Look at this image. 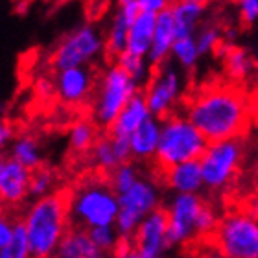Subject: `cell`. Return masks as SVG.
Segmentation results:
<instances>
[{"instance_id": "1", "label": "cell", "mask_w": 258, "mask_h": 258, "mask_svg": "<svg viewBox=\"0 0 258 258\" xmlns=\"http://www.w3.org/2000/svg\"><path fill=\"white\" fill-rule=\"evenodd\" d=\"M186 118L207 142L240 139L251 122L249 98L234 87L214 85L194 98Z\"/></svg>"}, {"instance_id": "2", "label": "cell", "mask_w": 258, "mask_h": 258, "mask_svg": "<svg viewBox=\"0 0 258 258\" xmlns=\"http://www.w3.org/2000/svg\"><path fill=\"white\" fill-rule=\"evenodd\" d=\"M21 221L32 258H52L69 231V196L57 190L35 199Z\"/></svg>"}, {"instance_id": "3", "label": "cell", "mask_w": 258, "mask_h": 258, "mask_svg": "<svg viewBox=\"0 0 258 258\" xmlns=\"http://www.w3.org/2000/svg\"><path fill=\"white\" fill-rule=\"evenodd\" d=\"M118 216V198L103 179H89L69 196V221L72 227L89 231L114 225Z\"/></svg>"}, {"instance_id": "4", "label": "cell", "mask_w": 258, "mask_h": 258, "mask_svg": "<svg viewBox=\"0 0 258 258\" xmlns=\"http://www.w3.org/2000/svg\"><path fill=\"white\" fill-rule=\"evenodd\" d=\"M170 245H183L216 231V212L194 194H175L164 210Z\"/></svg>"}, {"instance_id": "5", "label": "cell", "mask_w": 258, "mask_h": 258, "mask_svg": "<svg viewBox=\"0 0 258 258\" xmlns=\"http://www.w3.org/2000/svg\"><path fill=\"white\" fill-rule=\"evenodd\" d=\"M207 140L183 114H170L161 120V137L155 151L157 164L164 170L183 162L199 161Z\"/></svg>"}, {"instance_id": "6", "label": "cell", "mask_w": 258, "mask_h": 258, "mask_svg": "<svg viewBox=\"0 0 258 258\" xmlns=\"http://www.w3.org/2000/svg\"><path fill=\"white\" fill-rule=\"evenodd\" d=\"M140 87L116 64H109L96 83L92 100V124L109 129L120 111L127 105Z\"/></svg>"}, {"instance_id": "7", "label": "cell", "mask_w": 258, "mask_h": 258, "mask_svg": "<svg viewBox=\"0 0 258 258\" xmlns=\"http://www.w3.org/2000/svg\"><path fill=\"white\" fill-rule=\"evenodd\" d=\"M105 52L103 35L94 24H81L67 33L55 46L52 54V64L59 70L89 67Z\"/></svg>"}, {"instance_id": "8", "label": "cell", "mask_w": 258, "mask_h": 258, "mask_svg": "<svg viewBox=\"0 0 258 258\" xmlns=\"http://www.w3.org/2000/svg\"><path fill=\"white\" fill-rule=\"evenodd\" d=\"M118 216L114 221V229L120 238H131L140 225V221L161 205V190L151 179L140 177L125 192L118 194Z\"/></svg>"}, {"instance_id": "9", "label": "cell", "mask_w": 258, "mask_h": 258, "mask_svg": "<svg viewBox=\"0 0 258 258\" xmlns=\"http://www.w3.org/2000/svg\"><path fill=\"white\" fill-rule=\"evenodd\" d=\"M243 159V146L238 139L209 142L199 157L203 186L209 190L227 188L236 175Z\"/></svg>"}, {"instance_id": "10", "label": "cell", "mask_w": 258, "mask_h": 258, "mask_svg": "<svg viewBox=\"0 0 258 258\" xmlns=\"http://www.w3.org/2000/svg\"><path fill=\"white\" fill-rule=\"evenodd\" d=\"M216 242L223 258H258V218L234 212L216 227Z\"/></svg>"}, {"instance_id": "11", "label": "cell", "mask_w": 258, "mask_h": 258, "mask_svg": "<svg viewBox=\"0 0 258 258\" xmlns=\"http://www.w3.org/2000/svg\"><path fill=\"white\" fill-rule=\"evenodd\" d=\"M183 76L175 67H170V64L159 67L155 74H151L142 92L151 116L157 120L170 116L173 107L183 96Z\"/></svg>"}, {"instance_id": "12", "label": "cell", "mask_w": 258, "mask_h": 258, "mask_svg": "<svg viewBox=\"0 0 258 258\" xmlns=\"http://www.w3.org/2000/svg\"><path fill=\"white\" fill-rule=\"evenodd\" d=\"M133 245L146 258L164 256V253L172 247L168 240V223L164 210H153L140 221V225L133 234Z\"/></svg>"}, {"instance_id": "13", "label": "cell", "mask_w": 258, "mask_h": 258, "mask_svg": "<svg viewBox=\"0 0 258 258\" xmlns=\"http://www.w3.org/2000/svg\"><path fill=\"white\" fill-rule=\"evenodd\" d=\"M55 94L61 102L70 105L85 103L96 89V76L91 67H78V69L59 70L54 80Z\"/></svg>"}, {"instance_id": "14", "label": "cell", "mask_w": 258, "mask_h": 258, "mask_svg": "<svg viewBox=\"0 0 258 258\" xmlns=\"http://www.w3.org/2000/svg\"><path fill=\"white\" fill-rule=\"evenodd\" d=\"M140 6L139 0H122L114 11V15L111 17L109 22L107 33L103 37L105 43V52L109 57L116 59L122 52H125V43H127V30L131 26V22L139 17Z\"/></svg>"}, {"instance_id": "15", "label": "cell", "mask_w": 258, "mask_h": 258, "mask_svg": "<svg viewBox=\"0 0 258 258\" xmlns=\"http://www.w3.org/2000/svg\"><path fill=\"white\" fill-rule=\"evenodd\" d=\"M30 170L21 166L13 159H2L0 170V201L4 205H19L28 198Z\"/></svg>"}, {"instance_id": "16", "label": "cell", "mask_w": 258, "mask_h": 258, "mask_svg": "<svg viewBox=\"0 0 258 258\" xmlns=\"http://www.w3.org/2000/svg\"><path fill=\"white\" fill-rule=\"evenodd\" d=\"M175 28H173L172 13H170V6L166 10L161 11L155 17V32H153V39H151V46L148 52V63L151 67H162L170 57L172 46L175 43Z\"/></svg>"}, {"instance_id": "17", "label": "cell", "mask_w": 258, "mask_h": 258, "mask_svg": "<svg viewBox=\"0 0 258 258\" xmlns=\"http://www.w3.org/2000/svg\"><path fill=\"white\" fill-rule=\"evenodd\" d=\"M151 114L148 111V105L144 102L142 92L135 94L127 102L120 114L114 118V122L109 127V137H120V139H129L131 135L144 124L146 120L150 118Z\"/></svg>"}, {"instance_id": "18", "label": "cell", "mask_w": 258, "mask_h": 258, "mask_svg": "<svg viewBox=\"0 0 258 258\" xmlns=\"http://www.w3.org/2000/svg\"><path fill=\"white\" fill-rule=\"evenodd\" d=\"M205 11H207V4L199 2V0H181V2L170 6L175 35L177 37H194L199 30Z\"/></svg>"}, {"instance_id": "19", "label": "cell", "mask_w": 258, "mask_h": 258, "mask_svg": "<svg viewBox=\"0 0 258 258\" xmlns=\"http://www.w3.org/2000/svg\"><path fill=\"white\" fill-rule=\"evenodd\" d=\"M168 188H172L175 194H194L203 188V177H201V168L198 161H190L177 164V166L168 168L164 173Z\"/></svg>"}, {"instance_id": "20", "label": "cell", "mask_w": 258, "mask_h": 258, "mask_svg": "<svg viewBox=\"0 0 258 258\" xmlns=\"http://www.w3.org/2000/svg\"><path fill=\"white\" fill-rule=\"evenodd\" d=\"M159 137H161V120L150 116L127 139L131 157L139 159V161H148L151 157H155L157 146H159Z\"/></svg>"}, {"instance_id": "21", "label": "cell", "mask_w": 258, "mask_h": 258, "mask_svg": "<svg viewBox=\"0 0 258 258\" xmlns=\"http://www.w3.org/2000/svg\"><path fill=\"white\" fill-rule=\"evenodd\" d=\"M155 17L157 15L140 11L139 17L131 22V26L127 30L125 52L133 55H140V57H148L153 32H155Z\"/></svg>"}, {"instance_id": "22", "label": "cell", "mask_w": 258, "mask_h": 258, "mask_svg": "<svg viewBox=\"0 0 258 258\" xmlns=\"http://www.w3.org/2000/svg\"><path fill=\"white\" fill-rule=\"evenodd\" d=\"M102 253L92 245L87 231L70 229L59 242L52 258H98Z\"/></svg>"}, {"instance_id": "23", "label": "cell", "mask_w": 258, "mask_h": 258, "mask_svg": "<svg viewBox=\"0 0 258 258\" xmlns=\"http://www.w3.org/2000/svg\"><path fill=\"white\" fill-rule=\"evenodd\" d=\"M220 48L223 57V69L231 80L245 81L253 74V55L247 50L236 44H225Z\"/></svg>"}, {"instance_id": "24", "label": "cell", "mask_w": 258, "mask_h": 258, "mask_svg": "<svg viewBox=\"0 0 258 258\" xmlns=\"http://www.w3.org/2000/svg\"><path fill=\"white\" fill-rule=\"evenodd\" d=\"M10 159L19 162L21 166H24L30 172H33L43 162V151H41L39 140L35 137H32V135L15 137V140L11 142Z\"/></svg>"}, {"instance_id": "25", "label": "cell", "mask_w": 258, "mask_h": 258, "mask_svg": "<svg viewBox=\"0 0 258 258\" xmlns=\"http://www.w3.org/2000/svg\"><path fill=\"white\" fill-rule=\"evenodd\" d=\"M114 64L124 70L125 74H127L139 87L142 85V83H148L151 78V64L148 63L146 57H140V55L122 52V54L114 59Z\"/></svg>"}, {"instance_id": "26", "label": "cell", "mask_w": 258, "mask_h": 258, "mask_svg": "<svg viewBox=\"0 0 258 258\" xmlns=\"http://www.w3.org/2000/svg\"><path fill=\"white\" fill-rule=\"evenodd\" d=\"M96 139V125L92 124L91 120H78L69 129V146L76 153L91 151Z\"/></svg>"}, {"instance_id": "27", "label": "cell", "mask_w": 258, "mask_h": 258, "mask_svg": "<svg viewBox=\"0 0 258 258\" xmlns=\"http://www.w3.org/2000/svg\"><path fill=\"white\" fill-rule=\"evenodd\" d=\"M91 159H92V162H94V166L103 170V172H113V170H116V168L120 166L109 135L107 137L96 139V142H94L91 148Z\"/></svg>"}, {"instance_id": "28", "label": "cell", "mask_w": 258, "mask_h": 258, "mask_svg": "<svg viewBox=\"0 0 258 258\" xmlns=\"http://www.w3.org/2000/svg\"><path fill=\"white\" fill-rule=\"evenodd\" d=\"M173 59L177 61L179 67L183 69H194L199 61V50L198 44H196V39L194 37H177L175 43L172 46V52H170Z\"/></svg>"}, {"instance_id": "29", "label": "cell", "mask_w": 258, "mask_h": 258, "mask_svg": "<svg viewBox=\"0 0 258 258\" xmlns=\"http://www.w3.org/2000/svg\"><path fill=\"white\" fill-rule=\"evenodd\" d=\"M54 172L46 166H39L30 173V184H28V196L41 199L54 192Z\"/></svg>"}, {"instance_id": "30", "label": "cell", "mask_w": 258, "mask_h": 258, "mask_svg": "<svg viewBox=\"0 0 258 258\" xmlns=\"http://www.w3.org/2000/svg\"><path fill=\"white\" fill-rule=\"evenodd\" d=\"M0 258H32L30 249H28L26 231H24V225H22L21 220L15 221L13 238H11V242L0 251Z\"/></svg>"}, {"instance_id": "31", "label": "cell", "mask_w": 258, "mask_h": 258, "mask_svg": "<svg viewBox=\"0 0 258 258\" xmlns=\"http://www.w3.org/2000/svg\"><path fill=\"white\" fill-rule=\"evenodd\" d=\"M89 238H91L92 245L100 251L102 254L111 253L116 249V245L120 243L122 238L118 236V232L114 229V225H107V227H96V229H89L87 231Z\"/></svg>"}, {"instance_id": "32", "label": "cell", "mask_w": 258, "mask_h": 258, "mask_svg": "<svg viewBox=\"0 0 258 258\" xmlns=\"http://www.w3.org/2000/svg\"><path fill=\"white\" fill-rule=\"evenodd\" d=\"M139 179H140V173L137 170V166H133L131 162H125V164H120L116 170L111 172V183L109 184L114 190V194L118 196V194L131 188Z\"/></svg>"}, {"instance_id": "33", "label": "cell", "mask_w": 258, "mask_h": 258, "mask_svg": "<svg viewBox=\"0 0 258 258\" xmlns=\"http://www.w3.org/2000/svg\"><path fill=\"white\" fill-rule=\"evenodd\" d=\"M221 30L218 26H203L199 28L198 33L194 35L196 39V44H198V50H199V55H205V54H210V52H214L216 48H220L221 46Z\"/></svg>"}, {"instance_id": "34", "label": "cell", "mask_w": 258, "mask_h": 258, "mask_svg": "<svg viewBox=\"0 0 258 258\" xmlns=\"http://www.w3.org/2000/svg\"><path fill=\"white\" fill-rule=\"evenodd\" d=\"M15 221L10 214H6L0 210V251L11 242L13 238V227H15Z\"/></svg>"}, {"instance_id": "35", "label": "cell", "mask_w": 258, "mask_h": 258, "mask_svg": "<svg viewBox=\"0 0 258 258\" xmlns=\"http://www.w3.org/2000/svg\"><path fill=\"white\" fill-rule=\"evenodd\" d=\"M238 13L245 24L258 22V0H242L238 4Z\"/></svg>"}, {"instance_id": "36", "label": "cell", "mask_w": 258, "mask_h": 258, "mask_svg": "<svg viewBox=\"0 0 258 258\" xmlns=\"http://www.w3.org/2000/svg\"><path fill=\"white\" fill-rule=\"evenodd\" d=\"M111 142H113V150L116 153V159H118L120 164H125L131 159V150H129V140L127 139H120V137H111Z\"/></svg>"}, {"instance_id": "37", "label": "cell", "mask_w": 258, "mask_h": 258, "mask_svg": "<svg viewBox=\"0 0 258 258\" xmlns=\"http://www.w3.org/2000/svg\"><path fill=\"white\" fill-rule=\"evenodd\" d=\"M114 258H146L144 254H140L137 249H135L133 243H129V240H120V243L116 245V249L113 251Z\"/></svg>"}, {"instance_id": "38", "label": "cell", "mask_w": 258, "mask_h": 258, "mask_svg": "<svg viewBox=\"0 0 258 258\" xmlns=\"http://www.w3.org/2000/svg\"><path fill=\"white\" fill-rule=\"evenodd\" d=\"M15 140V127L10 120H0V150H6Z\"/></svg>"}, {"instance_id": "39", "label": "cell", "mask_w": 258, "mask_h": 258, "mask_svg": "<svg viewBox=\"0 0 258 258\" xmlns=\"http://www.w3.org/2000/svg\"><path fill=\"white\" fill-rule=\"evenodd\" d=\"M140 11L144 13H151V15H159L161 11H164L168 8L166 0H139Z\"/></svg>"}, {"instance_id": "40", "label": "cell", "mask_w": 258, "mask_h": 258, "mask_svg": "<svg viewBox=\"0 0 258 258\" xmlns=\"http://www.w3.org/2000/svg\"><path fill=\"white\" fill-rule=\"evenodd\" d=\"M35 92H37L39 96L44 98V100H48L55 94V85L52 80H46V78H41V80L35 83Z\"/></svg>"}, {"instance_id": "41", "label": "cell", "mask_w": 258, "mask_h": 258, "mask_svg": "<svg viewBox=\"0 0 258 258\" xmlns=\"http://www.w3.org/2000/svg\"><path fill=\"white\" fill-rule=\"evenodd\" d=\"M253 76H254V87H256V92H258V44H256V52L253 55Z\"/></svg>"}, {"instance_id": "42", "label": "cell", "mask_w": 258, "mask_h": 258, "mask_svg": "<svg viewBox=\"0 0 258 258\" xmlns=\"http://www.w3.org/2000/svg\"><path fill=\"white\" fill-rule=\"evenodd\" d=\"M4 107H6L4 103H0V113H2V111H4Z\"/></svg>"}, {"instance_id": "43", "label": "cell", "mask_w": 258, "mask_h": 258, "mask_svg": "<svg viewBox=\"0 0 258 258\" xmlns=\"http://www.w3.org/2000/svg\"><path fill=\"white\" fill-rule=\"evenodd\" d=\"M254 184H256V190H258V175H256V181H254Z\"/></svg>"}, {"instance_id": "44", "label": "cell", "mask_w": 258, "mask_h": 258, "mask_svg": "<svg viewBox=\"0 0 258 258\" xmlns=\"http://www.w3.org/2000/svg\"><path fill=\"white\" fill-rule=\"evenodd\" d=\"M98 258H109V256H105V254H102V256H98Z\"/></svg>"}, {"instance_id": "45", "label": "cell", "mask_w": 258, "mask_h": 258, "mask_svg": "<svg viewBox=\"0 0 258 258\" xmlns=\"http://www.w3.org/2000/svg\"><path fill=\"white\" fill-rule=\"evenodd\" d=\"M0 170H2V159H0Z\"/></svg>"}]
</instances>
